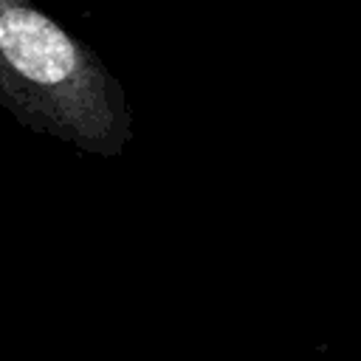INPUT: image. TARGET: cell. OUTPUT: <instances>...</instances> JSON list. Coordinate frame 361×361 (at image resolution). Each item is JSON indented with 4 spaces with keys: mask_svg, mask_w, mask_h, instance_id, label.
Returning <instances> with one entry per match:
<instances>
[{
    "mask_svg": "<svg viewBox=\"0 0 361 361\" xmlns=\"http://www.w3.org/2000/svg\"><path fill=\"white\" fill-rule=\"evenodd\" d=\"M0 107L96 158H118L135 135L118 76L34 0H0Z\"/></svg>",
    "mask_w": 361,
    "mask_h": 361,
    "instance_id": "6da1fadb",
    "label": "cell"
}]
</instances>
